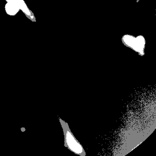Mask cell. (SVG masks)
Returning a JSON list of instances; mask_svg holds the SVG:
<instances>
[{
  "label": "cell",
  "instance_id": "6da1fadb",
  "mask_svg": "<svg viewBox=\"0 0 156 156\" xmlns=\"http://www.w3.org/2000/svg\"><path fill=\"white\" fill-rule=\"evenodd\" d=\"M31 17L32 19H33V16H31Z\"/></svg>",
  "mask_w": 156,
  "mask_h": 156
}]
</instances>
